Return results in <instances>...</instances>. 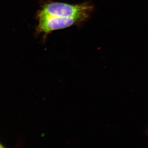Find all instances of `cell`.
<instances>
[{
  "label": "cell",
  "mask_w": 148,
  "mask_h": 148,
  "mask_svg": "<svg viewBox=\"0 0 148 148\" xmlns=\"http://www.w3.org/2000/svg\"><path fill=\"white\" fill-rule=\"evenodd\" d=\"M38 24L36 33L47 36L55 30L65 29L79 24L86 21L81 17H56L45 16L37 18Z\"/></svg>",
  "instance_id": "2"
},
{
  "label": "cell",
  "mask_w": 148,
  "mask_h": 148,
  "mask_svg": "<svg viewBox=\"0 0 148 148\" xmlns=\"http://www.w3.org/2000/svg\"><path fill=\"white\" fill-rule=\"evenodd\" d=\"M3 146L0 143V148H3Z\"/></svg>",
  "instance_id": "3"
},
{
  "label": "cell",
  "mask_w": 148,
  "mask_h": 148,
  "mask_svg": "<svg viewBox=\"0 0 148 148\" xmlns=\"http://www.w3.org/2000/svg\"><path fill=\"white\" fill-rule=\"evenodd\" d=\"M94 7L92 4L85 2L76 4L48 1L44 3L37 14V18L45 16L81 17L89 18Z\"/></svg>",
  "instance_id": "1"
}]
</instances>
